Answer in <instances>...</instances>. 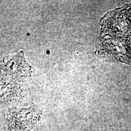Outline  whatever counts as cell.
<instances>
[{
    "label": "cell",
    "instance_id": "cell-1",
    "mask_svg": "<svg viewBox=\"0 0 131 131\" xmlns=\"http://www.w3.org/2000/svg\"><path fill=\"white\" fill-rule=\"evenodd\" d=\"M99 50L104 57L131 66V5L107 15Z\"/></svg>",
    "mask_w": 131,
    "mask_h": 131
}]
</instances>
